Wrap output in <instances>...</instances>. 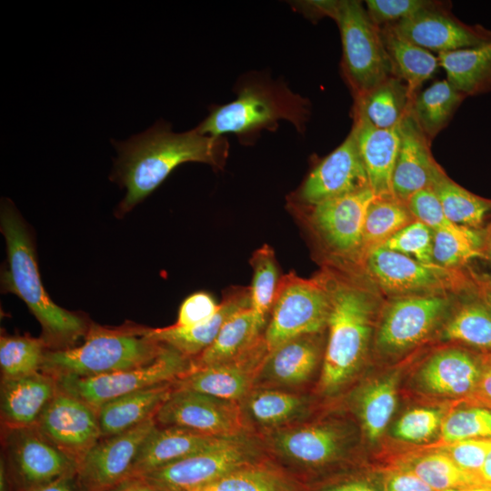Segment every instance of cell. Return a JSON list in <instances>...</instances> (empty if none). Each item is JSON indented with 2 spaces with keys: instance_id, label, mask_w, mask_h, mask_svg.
Masks as SVG:
<instances>
[{
  "instance_id": "obj_1",
  "label": "cell",
  "mask_w": 491,
  "mask_h": 491,
  "mask_svg": "<svg viewBox=\"0 0 491 491\" xmlns=\"http://www.w3.org/2000/svg\"><path fill=\"white\" fill-rule=\"evenodd\" d=\"M112 143L118 152L114 179L126 189L119 205L123 213L151 195L181 164L201 162L222 167L228 148L222 136L202 135L195 128L173 133L170 125L163 121L127 141Z\"/></svg>"
},
{
  "instance_id": "obj_2",
  "label": "cell",
  "mask_w": 491,
  "mask_h": 491,
  "mask_svg": "<svg viewBox=\"0 0 491 491\" xmlns=\"http://www.w3.org/2000/svg\"><path fill=\"white\" fill-rule=\"evenodd\" d=\"M1 232L7 251L4 288L15 294L28 306L42 326L45 342L67 346L81 336L85 326L81 317L58 306L42 284L34 246L26 227L10 204L1 209Z\"/></svg>"
},
{
  "instance_id": "obj_3",
  "label": "cell",
  "mask_w": 491,
  "mask_h": 491,
  "mask_svg": "<svg viewBox=\"0 0 491 491\" xmlns=\"http://www.w3.org/2000/svg\"><path fill=\"white\" fill-rule=\"evenodd\" d=\"M326 286L331 305L320 387L332 394L354 376L363 361L372 332L375 300L368 291L352 284Z\"/></svg>"
},
{
  "instance_id": "obj_4",
  "label": "cell",
  "mask_w": 491,
  "mask_h": 491,
  "mask_svg": "<svg viewBox=\"0 0 491 491\" xmlns=\"http://www.w3.org/2000/svg\"><path fill=\"white\" fill-rule=\"evenodd\" d=\"M164 347L147 337L145 329L94 327L79 346L45 351L41 371L54 378L105 375L145 365Z\"/></svg>"
},
{
  "instance_id": "obj_5",
  "label": "cell",
  "mask_w": 491,
  "mask_h": 491,
  "mask_svg": "<svg viewBox=\"0 0 491 491\" xmlns=\"http://www.w3.org/2000/svg\"><path fill=\"white\" fill-rule=\"evenodd\" d=\"M331 18L340 31L342 70L354 100L396 76L381 27L373 23L360 1H336Z\"/></svg>"
},
{
  "instance_id": "obj_6",
  "label": "cell",
  "mask_w": 491,
  "mask_h": 491,
  "mask_svg": "<svg viewBox=\"0 0 491 491\" xmlns=\"http://www.w3.org/2000/svg\"><path fill=\"white\" fill-rule=\"evenodd\" d=\"M263 448L247 432L141 476L162 491H190L267 458Z\"/></svg>"
},
{
  "instance_id": "obj_7",
  "label": "cell",
  "mask_w": 491,
  "mask_h": 491,
  "mask_svg": "<svg viewBox=\"0 0 491 491\" xmlns=\"http://www.w3.org/2000/svg\"><path fill=\"white\" fill-rule=\"evenodd\" d=\"M326 286L290 273L280 278L264 340L269 350L292 338L320 334L330 312Z\"/></svg>"
},
{
  "instance_id": "obj_8",
  "label": "cell",
  "mask_w": 491,
  "mask_h": 491,
  "mask_svg": "<svg viewBox=\"0 0 491 491\" xmlns=\"http://www.w3.org/2000/svg\"><path fill=\"white\" fill-rule=\"evenodd\" d=\"M191 369V358L165 346L155 359L135 368L95 376H60L55 379L58 390L97 410L106 402L124 395L155 385L174 382Z\"/></svg>"
},
{
  "instance_id": "obj_9",
  "label": "cell",
  "mask_w": 491,
  "mask_h": 491,
  "mask_svg": "<svg viewBox=\"0 0 491 491\" xmlns=\"http://www.w3.org/2000/svg\"><path fill=\"white\" fill-rule=\"evenodd\" d=\"M345 432L330 424H296L265 434L264 447L276 465L303 486L315 471L343 454Z\"/></svg>"
},
{
  "instance_id": "obj_10",
  "label": "cell",
  "mask_w": 491,
  "mask_h": 491,
  "mask_svg": "<svg viewBox=\"0 0 491 491\" xmlns=\"http://www.w3.org/2000/svg\"><path fill=\"white\" fill-rule=\"evenodd\" d=\"M286 119L297 126L305 119L303 103L295 96L261 85L245 86L234 101L215 107L195 129L202 135L221 137L244 134Z\"/></svg>"
},
{
  "instance_id": "obj_11",
  "label": "cell",
  "mask_w": 491,
  "mask_h": 491,
  "mask_svg": "<svg viewBox=\"0 0 491 491\" xmlns=\"http://www.w3.org/2000/svg\"><path fill=\"white\" fill-rule=\"evenodd\" d=\"M155 420L160 426H175L215 436L251 432L238 402L176 386L155 413Z\"/></svg>"
},
{
  "instance_id": "obj_12",
  "label": "cell",
  "mask_w": 491,
  "mask_h": 491,
  "mask_svg": "<svg viewBox=\"0 0 491 491\" xmlns=\"http://www.w3.org/2000/svg\"><path fill=\"white\" fill-rule=\"evenodd\" d=\"M6 446L7 472L17 491L77 473V461L46 439L35 426L11 428Z\"/></svg>"
},
{
  "instance_id": "obj_13",
  "label": "cell",
  "mask_w": 491,
  "mask_h": 491,
  "mask_svg": "<svg viewBox=\"0 0 491 491\" xmlns=\"http://www.w3.org/2000/svg\"><path fill=\"white\" fill-rule=\"evenodd\" d=\"M155 426L152 417L94 445L77 466V477L84 491H107L127 478L144 440Z\"/></svg>"
},
{
  "instance_id": "obj_14",
  "label": "cell",
  "mask_w": 491,
  "mask_h": 491,
  "mask_svg": "<svg viewBox=\"0 0 491 491\" xmlns=\"http://www.w3.org/2000/svg\"><path fill=\"white\" fill-rule=\"evenodd\" d=\"M450 8V2L441 1L432 8L387 25L400 36L437 55L491 42L490 30L462 22Z\"/></svg>"
},
{
  "instance_id": "obj_15",
  "label": "cell",
  "mask_w": 491,
  "mask_h": 491,
  "mask_svg": "<svg viewBox=\"0 0 491 491\" xmlns=\"http://www.w3.org/2000/svg\"><path fill=\"white\" fill-rule=\"evenodd\" d=\"M35 426L77 463L102 436L96 410L58 388Z\"/></svg>"
},
{
  "instance_id": "obj_16",
  "label": "cell",
  "mask_w": 491,
  "mask_h": 491,
  "mask_svg": "<svg viewBox=\"0 0 491 491\" xmlns=\"http://www.w3.org/2000/svg\"><path fill=\"white\" fill-rule=\"evenodd\" d=\"M365 259L370 277L388 294H440L454 283L450 269L419 262L384 246L371 249Z\"/></svg>"
},
{
  "instance_id": "obj_17",
  "label": "cell",
  "mask_w": 491,
  "mask_h": 491,
  "mask_svg": "<svg viewBox=\"0 0 491 491\" xmlns=\"http://www.w3.org/2000/svg\"><path fill=\"white\" fill-rule=\"evenodd\" d=\"M450 300L442 294L406 296L391 302L377 335L381 348L398 352L421 342L446 312Z\"/></svg>"
},
{
  "instance_id": "obj_18",
  "label": "cell",
  "mask_w": 491,
  "mask_h": 491,
  "mask_svg": "<svg viewBox=\"0 0 491 491\" xmlns=\"http://www.w3.org/2000/svg\"><path fill=\"white\" fill-rule=\"evenodd\" d=\"M370 187L355 128L310 172L299 195L311 205Z\"/></svg>"
},
{
  "instance_id": "obj_19",
  "label": "cell",
  "mask_w": 491,
  "mask_h": 491,
  "mask_svg": "<svg viewBox=\"0 0 491 491\" xmlns=\"http://www.w3.org/2000/svg\"><path fill=\"white\" fill-rule=\"evenodd\" d=\"M376 195L370 187L312 206L311 221L335 251L360 253L367 210Z\"/></svg>"
},
{
  "instance_id": "obj_20",
  "label": "cell",
  "mask_w": 491,
  "mask_h": 491,
  "mask_svg": "<svg viewBox=\"0 0 491 491\" xmlns=\"http://www.w3.org/2000/svg\"><path fill=\"white\" fill-rule=\"evenodd\" d=\"M267 352L263 336L259 342L239 357L223 364L192 369L175 380V386L239 402L253 389L256 372Z\"/></svg>"
},
{
  "instance_id": "obj_21",
  "label": "cell",
  "mask_w": 491,
  "mask_h": 491,
  "mask_svg": "<svg viewBox=\"0 0 491 491\" xmlns=\"http://www.w3.org/2000/svg\"><path fill=\"white\" fill-rule=\"evenodd\" d=\"M317 335L300 336L269 350L258 367L253 388L293 391L306 383L319 362Z\"/></svg>"
},
{
  "instance_id": "obj_22",
  "label": "cell",
  "mask_w": 491,
  "mask_h": 491,
  "mask_svg": "<svg viewBox=\"0 0 491 491\" xmlns=\"http://www.w3.org/2000/svg\"><path fill=\"white\" fill-rule=\"evenodd\" d=\"M399 148L393 171V194L406 203L416 192L430 187L439 165L430 150L431 142L410 111L399 125Z\"/></svg>"
},
{
  "instance_id": "obj_23",
  "label": "cell",
  "mask_w": 491,
  "mask_h": 491,
  "mask_svg": "<svg viewBox=\"0 0 491 491\" xmlns=\"http://www.w3.org/2000/svg\"><path fill=\"white\" fill-rule=\"evenodd\" d=\"M231 437V436H229ZM227 437L157 426L144 440L129 476H141L212 447ZM128 476V477H129Z\"/></svg>"
},
{
  "instance_id": "obj_24",
  "label": "cell",
  "mask_w": 491,
  "mask_h": 491,
  "mask_svg": "<svg viewBox=\"0 0 491 491\" xmlns=\"http://www.w3.org/2000/svg\"><path fill=\"white\" fill-rule=\"evenodd\" d=\"M353 115V127L370 188L376 198L395 197L392 176L399 148V126L376 128L355 108Z\"/></svg>"
},
{
  "instance_id": "obj_25",
  "label": "cell",
  "mask_w": 491,
  "mask_h": 491,
  "mask_svg": "<svg viewBox=\"0 0 491 491\" xmlns=\"http://www.w3.org/2000/svg\"><path fill=\"white\" fill-rule=\"evenodd\" d=\"M245 308H251L250 289L234 288L225 296L217 313L210 320L193 326L174 325L164 328H146L145 335L193 359L213 343L225 322L232 315Z\"/></svg>"
},
{
  "instance_id": "obj_26",
  "label": "cell",
  "mask_w": 491,
  "mask_h": 491,
  "mask_svg": "<svg viewBox=\"0 0 491 491\" xmlns=\"http://www.w3.org/2000/svg\"><path fill=\"white\" fill-rule=\"evenodd\" d=\"M57 392L55 379L43 372L2 378L1 415L11 428L34 426Z\"/></svg>"
},
{
  "instance_id": "obj_27",
  "label": "cell",
  "mask_w": 491,
  "mask_h": 491,
  "mask_svg": "<svg viewBox=\"0 0 491 491\" xmlns=\"http://www.w3.org/2000/svg\"><path fill=\"white\" fill-rule=\"evenodd\" d=\"M238 403L248 429L264 434L299 424L308 408L305 396L276 388H253Z\"/></svg>"
},
{
  "instance_id": "obj_28",
  "label": "cell",
  "mask_w": 491,
  "mask_h": 491,
  "mask_svg": "<svg viewBox=\"0 0 491 491\" xmlns=\"http://www.w3.org/2000/svg\"><path fill=\"white\" fill-rule=\"evenodd\" d=\"M481 370V358L463 350L448 349L436 353L425 364L420 378L430 392L459 396L473 394Z\"/></svg>"
},
{
  "instance_id": "obj_29",
  "label": "cell",
  "mask_w": 491,
  "mask_h": 491,
  "mask_svg": "<svg viewBox=\"0 0 491 491\" xmlns=\"http://www.w3.org/2000/svg\"><path fill=\"white\" fill-rule=\"evenodd\" d=\"M174 383L175 381L155 385L102 405L96 410L102 436L125 432L155 417L161 405L173 391Z\"/></svg>"
},
{
  "instance_id": "obj_30",
  "label": "cell",
  "mask_w": 491,
  "mask_h": 491,
  "mask_svg": "<svg viewBox=\"0 0 491 491\" xmlns=\"http://www.w3.org/2000/svg\"><path fill=\"white\" fill-rule=\"evenodd\" d=\"M263 336L264 330L257 325L252 309H242L232 315L213 343L192 359V369L232 361L251 349Z\"/></svg>"
},
{
  "instance_id": "obj_31",
  "label": "cell",
  "mask_w": 491,
  "mask_h": 491,
  "mask_svg": "<svg viewBox=\"0 0 491 491\" xmlns=\"http://www.w3.org/2000/svg\"><path fill=\"white\" fill-rule=\"evenodd\" d=\"M437 57L447 81L466 97L491 92V42Z\"/></svg>"
},
{
  "instance_id": "obj_32",
  "label": "cell",
  "mask_w": 491,
  "mask_h": 491,
  "mask_svg": "<svg viewBox=\"0 0 491 491\" xmlns=\"http://www.w3.org/2000/svg\"><path fill=\"white\" fill-rule=\"evenodd\" d=\"M413 98L407 85L399 77L391 76L355 99L354 108L375 127L393 129L409 113Z\"/></svg>"
},
{
  "instance_id": "obj_33",
  "label": "cell",
  "mask_w": 491,
  "mask_h": 491,
  "mask_svg": "<svg viewBox=\"0 0 491 491\" xmlns=\"http://www.w3.org/2000/svg\"><path fill=\"white\" fill-rule=\"evenodd\" d=\"M385 47L394 74L408 86L413 96L438 71L437 55L396 34L390 25L381 27Z\"/></svg>"
},
{
  "instance_id": "obj_34",
  "label": "cell",
  "mask_w": 491,
  "mask_h": 491,
  "mask_svg": "<svg viewBox=\"0 0 491 491\" xmlns=\"http://www.w3.org/2000/svg\"><path fill=\"white\" fill-rule=\"evenodd\" d=\"M466 98L446 78L438 80L415 95L410 113L432 142L448 125Z\"/></svg>"
},
{
  "instance_id": "obj_35",
  "label": "cell",
  "mask_w": 491,
  "mask_h": 491,
  "mask_svg": "<svg viewBox=\"0 0 491 491\" xmlns=\"http://www.w3.org/2000/svg\"><path fill=\"white\" fill-rule=\"evenodd\" d=\"M190 491H305V486L266 458Z\"/></svg>"
},
{
  "instance_id": "obj_36",
  "label": "cell",
  "mask_w": 491,
  "mask_h": 491,
  "mask_svg": "<svg viewBox=\"0 0 491 491\" xmlns=\"http://www.w3.org/2000/svg\"><path fill=\"white\" fill-rule=\"evenodd\" d=\"M430 187L438 198L446 215L455 224L480 230L491 214V199L473 194L449 178L441 166Z\"/></svg>"
},
{
  "instance_id": "obj_37",
  "label": "cell",
  "mask_w": 491,
  "mask_h": 491,
  "mask_svg": "<svg viewBox=\"0 0 491 491\" xmlns=\"http://www.w3.org/2000/svg\"><path fill=\"white\" fill-rule=\"evenodd\" d=\"M415 220L406 203L396 197L375 198L365 220L360 254L383 246L390 237Z\"/></svg>"
},
{
  "instance_id": "obj_38",
  "label": "cell",
  "mask_w": 491,
  "mask_h": 491,
  "mask_svg": "<svg viewBox=\"0 0 491 491\" xmlns=\"http://www.w3.org/2000/svg\"><path fill=\"white\" fill-rule=\"evenodd\" d=\"M410 470L437 491L491 488L480 476L457 466L444 451L422 456Z\"/></svg>"
},
{
  "instance_id": "obj_39",
  "label": "cell",
  "mask_w": 491,
  "mask_h": 491,
  "mask_svg": "<svg viewBox=\"0 0 491 491\" xmlns=\"http://www.w3.org/2000/svg\"><path fill=\"white\" fill-rule=\"evenodd\" d=\"M250 289L251 309L257 325L265 331L270 316L280 278L273 249L265 245L254 252Z\"/></svg>"
},
{
  "instance_id": "obj_40",
  "label": "cell",
  "mask_w": 491,
  "mask_h": 491,
  "mask_svg": "<svg viewBox=\"0 0 491 491\" xmlns=\"http://www.w3.org/2000/svg\"><path fill=\"white\" fill-rule=\"evenodd\" d=\"M443 337L491 350V305L485 296L463 305L446 324Z\"/></svg>"
},
{
  "instance_id": "obj_41",
  "label": "cell",
  "mask_w": 491,
  "mask_h": 491,
  "mask_svg": "<svg viewBox=\"0 0 491 491\" xmlns=\"http://www.w3.org/2000/svg\"><path fill=\"white\" fill-rule=\"evenodd\" d=\"M396 386L394 377L374 382L357 397L359 416L369 439L378 438L396 409Z\"/></svg>"
},
{
  "instance_id": "obj_42",
  "label": "cell",
  "mask_w": 491,
  "mask_h": 491,
  "mask_svg": "<svg viewBox=\"0 0 491 491\" xmlns=\"http://www.w3.org/2000/svg\"><path fill=\"white\" fill-rule=\"evenodd\" d=\"M45 342L27 336H2L0 367L2 378L35 374L41 370Z\"/></svg>"
},
{
  "instance_id": "obj_43",
  "label": "cell",
  "mask_w": 491,
  "mask_h": 491,
  "mask_svg": "<svg viewBox=\"0 0 491 491\" xmlns=\"http://www.w3.org/2000/svg\"><path fill=\"white\" fill-rule=\"evenodd\" d=\"M485 232L466 234L433 231V261L446 269L462 266L475 258H486Z\"/></svg>"
},
{
  "instance_id": "obj_44",
  "label": "cell",
  "mask_w": 491,
  "mask_h": 491,
  "mask_svg": "<svg viewBox=\"0 0 491 491\" xmlns=\"http://www.w3.org/2000/svg\"><path fill=\"white\" fill-rule=\"evenodd\" d=\"M441 436L444 441L449 443L491 438V409L470 406L452 412L443 421Z\"/></svg>"
},
{
  "instance_id": "obj_45",
  "label": "cell",
  "mask_w": 491,
  "mask_h": 491,
  "mask_svg": "<svg viewBox=\"0 0 491 491\" xmlns=\"http://www.w3.org/2000/svg\"><path fill=\"white\" fill-rule=\"evenodd\" d=\"M425 264L433 261V230L424 223L414 220L402 228L383 246Z\"/></svg>"
},
{
  "instance_id": "obj_46",
  "label": "cell",
  "mask_w": 491,
  "mask_h": 491,
  "mask_svg": "<svg viewBox=\"0 0 491 491\" xmlns=\"http://www.w3.org/2000/svg\"><path fill=\"white\" fill-rule=\"evenodd\" d=\"M416 220H418L433 231H446L453 234H466L472 228L453 223L445 214L443 207L431 187H426L414 194L406 202Z\"/></svg>"
},
{
  "instance_id": "obj_47",
  "label": "cell",
  "mask_w": 491,
  "mask_h": 491,
  "mask_svg": "<svg viewBox=\"0 0 491 491\" xmlns=\"http://www.w3.org/2000/svg\"><path fill=\"white\" fill-rule=\"evenodd\" d=\"M366 12L377 26L382 27L409 18L441 3L436 0H367Z\"/></svg>"
},
{
  "instance_id": "obj_48",
  "label": "cell",
  "mask_w": 491,
  "mask_h": 491,
  "mask_svg": "<svg viewBox=\"0 0 491 491\" xmlns=\"http://www.w3.org/2000/svg\"><path fill=\"white\" fill-rule=\"evenodd\" d=\"M440 414L430 408H416L406 413L396 424L394 434L399 439L419 442L427 439L437 429Z\"/></svg>"
},
{
  "instance_id": "obj_49",
  "label": "cell",
  "mask_w": 491,
  "mask_h": 491,
  "mask_svg": "<svg viewBox=\"0 0 491 491\" xmlns=\"http://www.w3.org/2000/svg\"><path fill=\"white\" fill-rule=\"evenodd\" d=\"M490 450L491 438H475L451 443L444 452L461 468L480 476V470Z\"/></svg>"
},
{
  "instance_id": "obj_50",
  "label": "cell",
  "mask_w": 491,
  "mask_h": 491,
  "mask_svg": "<svg viewBox=\"0 0 491 491\" xmlns=\"http://www.w3.org/2000/svg\"><path fill=\"white\" fill-rule=\"evenodd\" d=\"M220 304L205 292H196L186 297L181 304L177 321L178 326H193L205 323L217 313Z\"/></svg>"
},
{
  "instance_id": "obj_51",
  "label": "cell",
  "mask_w": 491,
  "mask_h": 491,
  "mask_svg": "<svg viewBox=\"0 0 491 491\" xmlns=\"http://www.w3.org/2000/svg\"><path fill=\"white\" fill-rule=\"evenodd\" d=\"M383 491H437L412 470L396 471L385 480Z\"/></svg>"
},
{
  "instance_id": "obj_52",
  "label": "cell",
  "mask_w": 491,
  "mask_h": 491,
  "mask_svg": "<svg viewBox=\"0 0 491 491\" xmlns=\"http://www.w3.org/2000/svg\"><path fill=\"white\" fill-rule=\"evenodd\" d=\"M482 370L473 397L477 404L491 409V354L481 358Z\"/></svg>"
},
{
  "instance_id": "obj_53",
  "label": "cell",
  "mask_w": 491,
  "mask_h": 491,
  "mask_svg": "<svg viewBox=\"0 0 491 491\" xmlns=\"http://www.w3.org/2000/svg\"><path fill=\"white\" fill-rule=\"evenodd\" d=\"M305 491H377L376 487L361 478H345L330 483L305 486Z\"/></svg>"
},
{
  "instance_id": "obj_54",
  "label": "cell",
  "mask_w": 491,
  "mask_h": 491,
  "mask_svg": "<svg viewBox=\"0 0 491 491\" xmlns=\"http://www.w3.org/2000/svg\"><path fill=\"white\" fill-rule=\"evenodd\" d=\"M84 490L77 477V473L62 476L50 483L26 491H81Z\"/></svg>"
},
{
  "instance_id": "obj_55",
  "label": "cell",
  "mask_w": 491,
  "mask_h": 491,
  "mask_svg": "<svg viewBox=\"0 0 491 491\" xmlns=\"http://www.w3.org/2000/svg\"><path fill=\"white\" fill-rule=\"evenodd\" d=\"M107 491H162L149 484L142 476H129Z\"/></svg>"
},
{
  "instance_id": "obj_56",
  "label": "cell",
  "mask_w": 491,
  "mask_h": 491,
  "mask_svg": "<svg viewBox=\"0 0 491 491\" xmlns=\"http://www.w3.org/2000/svg\"><path fill=\"white\" fill-rule=\"evenodd\" d=\"M480 477L486 484L491 486V450L488 452L482 466L480 470Z\"/></svg>"
},
{
  "instance_id": "obj_57",
  "label": "cell",
  "mask_w": 491,
  "mask_h": 491,
  "mask_svg": "<svg viewBox=\"0 0 491 491\" xmlns=\"http://www.w3.org/2000/svg\"><path fill=\"white\" fill-rule=\"evenodd\" d=\"M9 475L5 462L1 458L0 462V491H9Z\"/></svg>"
},
{
  "instance_id": "obj_58",
  "label": "cell",
  "mask_w": 491,
  "mask_h": 491,
  "mask_svg": "<svg viewBox=\"0 0 491 491\" xmlns=\"http://www.w3.org/2000/svg\"><path fill=\"white\" fill-rule=\"evenodd\" d=\"M485 255L486 258L491 262V224L488 225L486 231H485Z\"/></svg>"
},
{
  "instance_id": "obj_59",
  "label": "cell",
  "mask_w": 491,
  "mask_h": 491,
  "mask_svg": "<svg viewBox=\"0 0 491 491\" xmlns=\"http://www.w3.org/2000/svg\"><path fill=\"white\" fill-rule=\"evenodd\" d=\"M449 491H491V488H471V489H459V490H449Z\"/></svg>"
},
{
  "instance_id": "obj_60",
  "label": "cell",
  "mask_w": 491,
  "mask_h": 491,
  "mask_svg": "<svg viewBox=\"0 0 491 491\" xmlns=\"http://www.w3.org/2000/svg\"><path fill=\"white\" fill-rule=\"evenodd\" d=\"M483 295L485 296L486 299L489 302L491 305V292L487 291L486 289L484 291Z\"/></svg>"
}]
</instances>
